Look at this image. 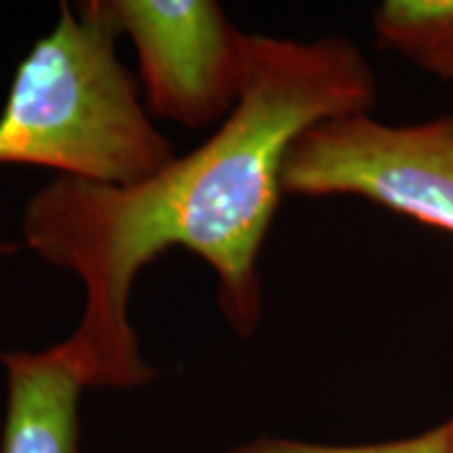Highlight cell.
<instances>
[{"instance_id": "cell-1", "label": "cell", "mask_w": 453, "mask_h": 453, "mask_svg": "<svg viewBox=\"0 0 453 453\" xmlns=\"http://www.w3.org/2000/svg\"><path fill=\"white\" fill-rule=\"evenodd\" d=\"M376 101L373 67L349 38L252 36L240 104L206 143L141 183L57 177L27 202V246L84 286L82 317L64 347L90 388H137L156 378L128 303L139 271L170 248L214 271L225 319L252 336L263 315L258 258L283 196L288 151L315 124L372 113Z\"/></svg>"}, {"instance_id": "cell-2", "label": "cell", "mask_w": 453, "mask_h": 453, "mask_svg": "<svg viewBox=\"0 0 453 453\" xmlns=\"http://www.w3.org/2000/svg\"><path fill=\"white\" fill-rule=\"evenodd\" d=\"M110 0L64 3L49 36L17 67L0 111V164L128 187L174 160L122 65Z\"/></svg>"}, {"instance_id": "cell-3", "label": "cell", "mask_w": 453, "mask_h": 453, "mask_svg": "<svg viewBox=\"0 0 453 453\" xmlns=\"http://www.w3.org/2000/svg\"><path fill=\"white\" fill-rule=\"evenodd\" d=\"M283 196H357L453 235V113L384 124L350 113L304 130L288 151Z\"/></svg>"}, {"instance_id": "cell-4", "label": "cell", "mask_w": 453, "mask_h": 453, "mask_svg": "<svg viewBox=\"0 0 453 453\" xmlns=\"http://www.w3.org/2000/svg\"><path fill=\"white\" fill-rule=\"evenodd\" d=\"M113 19L134 44L150 116L187 128L223 124L240 104L252 36L214 0H110Z\"/></svg>"}, {"instance_id": "cell-5", "label": "cell", "mask_w": 453, "mask_h": 453, "mask_svg": "<svg viewBox=\"0 0 453 453\" xmlns=\"http://www.w3.org/2000/svg\"><path fill=\"white\" fill-rule=\"evenodd\" d=\"M0 359L9 387L0 453H81L78 405L90 382L64 344Z\"/></svg>"}, {"instance_id": "cell-6", "label": "cell", "mask_w": 453, "mask_h": 453, "mask_svg": "<svg viewBox=\"0 0 453 453\" xmlns=\"http://www.w3.org/2000/svg\"><path fill=\"white\" fill-rule=\"evenodd\" d=\"M372 21L378 47L439 81H453V0H384Z\"/></svg>"}, {"instance_id": "cell-7", "label": "cell", "mask_w": 453, "mask_h": 453, "mask_svg": "<svg viewBox=\"0 0 453 453\" xmlns=\"http://www.w3.org/2000/svg\"><path fill=\"white\" fill-rule=\"evenodd\" d=\"M229 453H449V428L445 422L416 437L372 445H317L304 441L263 437L237 445Z\"/></svg>"}, {"instance_id": "cell-8", "label": "cell", "mask_w": 453, "mask_h": 453, "mask_svg": "<svg viewBox=\"0 0 453 453\" xmlns=\"http://www.w3.org/2000/svg\"><path fill=\"white\" fill-rule=\"evenodd\" d=\"M447 428H449V453H453V418L447 422Z\"/></svg>"}, {"instance_id": "cell-9", "label": "cell", "mask_w": 453, "mask_h": 453, "mask_svg": "<svg viewBox=\"0 0 453 453\" xmlns=\"http://www.w3.org/2000/svg\"><path fill=\"white\" fill-rule=\"evenodd\" d=\"M13 250H15V246H7V243H0V254L13 252Z\"/></svg>"}]
</instances>
